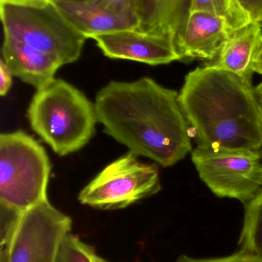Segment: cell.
<instances>
[{"mask_svg": "<svg viewBox=\"0 0 262 262\" xmlns=\"http://www.w3.org/2000/svg\"><path fill=\"white\" fill-rule=\"evenodd\" d=\"M261 152L196 149L192 160L201 180L217 196L247 203L262 189Z\"/></svg>", "mask_w": 262, "mask_h": 262, "instance_id": "7", "label": "cell"}, {"mask_svg": "<svg viewBox=\"0 0 262 262\" xmlns=\"http://www.w3.org/2000/svg\"><path fill=\"white\" fill-rule=\"evenodd\" d=\"M189 7L188 0H138L137 30L168 38L175 45Z\"/></svg>", "mask_w": 262, "mask_h": 262, "instance_id": "14", "label": "cell"}, {"mask_svg": "<svg viewBox=\"0 0 262 262\" xmlns=\"http://www.w3.org/2000/svg\"><path fill=\"white\" fill-rule=\"evenodd\" d=\"M3 35L54 55L63 66L79 59L86 38L77 31L56 6L0 3Z\"/></svg>", "mask_w": 262, "mask_h": 262, "instance_id": "5", "label": "cell"}, {"mask_svg": "<svg viewBox=\"0 0 262 262\" xmlns=\"http://www.w3.org/2000/svg\"><path fill=\"white\" fill-rule=\"evenodd\" d=\"M95 262H109L106 261V260L103 259V258H102L101 257L98 256V255H97L96 257V260H95Z\"/></svg>", "mask_w": 262, "mask_h": 262, "instance_id": "26", "label": "cell"}, {"mask_svg": "<svg viewBox=\"0 0 262 262\" xmlns=\"http://www.w3.org/2000/svg\"><path fill=\"white\" fill-rule=\"evenodd\" d=\"M254 94H255V98H256L257 102H258L262 114V82L260 83L256 87L254 88Z\"/></svg>", "mask_w": 262, "mask_h": 262, "instance_id": "25", "label": "cell"}, {"mask_svg": "<svg viewBox=\"0 0 262 262\" xmlns=\"http://www.w3.org/2000/svg\"><path fill=\"white\" fill-rule=\"evenodd\" d=\"M52 3L86 39L117 31L137 29L139 26V18L134 12L80 0H52Z\"/></svg>", "mask_w": 262, "mask_h": 262, "instance_id": "11", "label": "cell"}, {"mask_svg": "<svg viewBox=\"0 0 262 262\" xmlns=\"http://www.w3.org/2000/svg\"><path fill=\"white\" fill-rule=\"evenodd\" d=\"M95 248L68 232L62 240L55 262H95Z\"/></svg>", "mask_w": 262, "mask_h": 262, "instance_id": "17", "label": "cell"}, {"mask_svg": "<svg viewBox=\"0 0 262 262\" xmlns=\"http://www.w3.org/2000/svg\"><path fill=\"white\" fill-rule=\"evenodd\" d=\"M31 127L59 156L80 150L95 133V103L64 80L38 89L28 109Z\"/></svg>", "mask_w": 262, "mask_h": 262, "instance_id": "3", "label": "cell"}, {"mask_svg": "<svg viewBox=\"0 0 262 262\" xmlns=\"http://www.w3.org/2000/svg\"><path fill=\"white\" fill-rule=\"evenodd\" d=\"M262 37V26L252 21L231 34L214 62L252 85L254 57Z\"/></svg>", "mask_w": 262, "mask_h": 262, "instance_id": "13", "label": "cell"}, {"mask_svg": "<svg viewBox=\"0 0 262 262\" xmlns=\"http://www.w3.org/2000/svg\"><path fill=\"white\" fill-rule=\"evenodd\" d=\"M232 32L230 25L223 17L203 11H189L175 47L181 60L212 63Z\"/></svg>", "mask_w": 262, "mask_h": 262, "instance_id": "10", "label": "cell"}, {"mask_svg": "<svg viewBox=\"0 0 262 262\" xmlns=\"http://www.w3.org/2000/svg\"><path fill=\"white\" fill-rule=\"evenodd\" d=\"M253 72L262 75V37L257 47L256 52L254 57L253 64H252Z\"/></svg>", "mask_w": 262, "mask_h": 262, "instance_id": "23", "label": "cell"}, {"mask_svg": "<svg viewBox=\"0 0 262 262\" xmlns=\"http://www.w3.org/2000/svg\"><path fill=\"white\" fill-rule=\"evenodd\" d=\"M72 229V220L46 200L20 219L7 262H55L62 240Z\"/></svg>", "mask_w": 262, "mask_h": 262, "instance_id": "8", "label": "cell"}, {"mask_svg": "<svg viewBox=\"0 0 262 262\" xmlns=\"http://www.w3.org/2000/svg\"><path fill=\"white\" fill-rule=\"evenodd\" d=\"M241 250L262 260V189L246 203Z\"/></svg>", "mask_w": 262, "mask_h": 262, "instance_id": "15", "label": "cell"}, {"mask_svg": "<svg viewBox=\"0 0 262 262\" xmlns=\"http://www.w3.org/2000/svg\"><path fill=\"white\" fill-rule=\"evenodd\" d=\"M92 39L103 55L112 59L129 60L152 66L181 61L173 41L137 29L103 34Z\"/></svg>", "mask_w": 262, "mask_h": 262, "instance_id": "9", "label": "cell"}, {"mask_svg": "<svg viewBox=\"0 0 262 262\" xmlns=\"http://www.w3.org/2000/svg\"><path fill=\"white\" fill-rule=\"evenodd\" d=\"M23 212V211L0 203V216H1L0 217L1 219L0 262H7L9 248Z\"/></svg>", "mask_w": 262, "mask_h": 262, "instance_id": "18", "label": "cell"}, {"mask_svg": "<svg viewBox=\"0 0 262 262\" xmlns=\"http://www.w3.org/2000/svg\"><path fill=\"white\" fill-rule=\"evenodd\" d=\"M175 262H262V260L244 251L240 250L238 253L234 254L230 256L210 259H197L183 255Z\"/></svg>", "mask_w": 262, "mask_h": 262, "instance_id": "19", "label": "cell"}, {"mask_svg": "<svg viewBox=\"0 0 262 262\" xmlns=\"http://www.w3.org/2000/svg\"><path fill=\"white\" fill-rule=\"evenodd\" d=\"M52 0H0V3H17V4H43L47 3Z\"/></svg>", "mask_w": 262, "mask_h": 262, "instance_id": "24", "label": "cell"}, {"mask_svg": "<svg viewBox=\"0 0 262 262\" xmlns=\"http://www.w3.org/2000/svg\"><path fill=\"white\" fill-rule=\"evenodd\" d=\"M252 21L262 26V0H238Z\"/></svg>", "mask_w": 262, "mask_h": 262, "instance_id": "21", "label": "cell"}, {"mask_svg": "<svg viewBox=\"0 0 262 262\" xmlns=\"http://www.w3.org/2000/svg\"><path fill=\"white\" fill-rule=\"evenodd\" d=\"M12 75L10 69L1 59L0 61V95L6 96L12 84Z\"/></svg>", "mask_w": 262, "mask_h": 262, "instance_id": "22", "label": "cell"}, {"mask_svg": "<svg viewBox=\"0 0 262 262\" xmlns=\"http://www.w3.org/2000/svg\"><path fill=\"white\" fill-rule=\"evenodd\" d=\"M189 11H203L223 17L234 32L252 21L238 0H189Z\"/></svg>", "mask_w": 262, "mask_h": 262, "instance_id": "16", "label": "cell"}, {"mask_svg": "<svg viewBox=\"0 0 262 262\" xmlns=\"http://www.w3.org/2000/svg\"><path fill=\"white\" fill-rule=\"evenodd\" d=\"M261 155H262V150H261Z\"/></svg>", "mask_w": 262, "mask_h": 262, "instance_id": "27", "label": "cell"}, {"mask_svg": "<svg viewBox=\"0 0 262 262\" xmlns=\"http://www.w3.org/2000/svg\"><path fill=\"white\" fill-rule=\"evenodd\" d=\"M51 163L46 150L21 130L0 135V203L27 210L47 200Z\"/></svg>", "mask_w": 262, "mask_h": 262, "instance_id": "4", "label": "cell"}, {"mask_svg": "<svg viewBox=\"0 0 262 262\" xmlns=\"http://www.w3.org/2000/svg\"><path fill=\"white\" fill-rule=\"evenodd\" d=\"M161 190L156 164L140 161L132 152L103 169L78 195L80 203L104 210L124 209Z\"/></svg>", "mask_w": 262, "mask_h": 262, "instance_id": "6", "label": "cell"}, {"mask_svg": "<svg viewBox=\"0 0 262 262\" xmlns=\"http://www.w3.org/2000/svg\"><path fill=\"white\" fill-rule=\"evenodd\" d=\"M3 35L2 60L13 76L37 90L55 79V74L63 66L58 58L12 37Z\"/></svg>", "mask_w": 262, "mask_h": 262, "instance_id": "12", "label": "cell"}, {"mask_svg": "<svg viewBox=\"0 0 262 262\" xmlns=\"http://www.w3.org/2000/svg\"><path fill=\"white\" fill-rule=\"evenodd\" d=\"M95 104L105 132L137 156L168 167L192 150V131L178 92L152 78L111 81L100 89Z\"/></svg>", "mask_w": 262, "mask_h": 262, "instance_id": "1", "label": "cell"}, {"mask_svg": "<svg viewBox=\"0 0 262 262\" xmlns=\"http://www.w3.org/2000/svg\"><path fill=\"white\" fill-rule=\"evenodd\" d=\"M80 1L90 2V3L106 6L109 9H115V10L134 12L137 14L138 0H80Z\"/></svg>", "mask_w": 262, "mask_h": 262, "instance_id": "20", "label": "cell"}, {"mask_svg": "<svg viewBox=\"0 0 262 262\" xmlns=\"http://www.w3.org/2000/svg\"><path fill=\"white\" fill-rule=\"evenodd\" d=\"M178 101L196 140L208 150H262V114L254 88L215 64L185 78Z\"/></svg>", "mask_w": 262, "mask_h": 262, "instance_id": "2", "label": "cell"}]
</instances>
